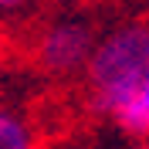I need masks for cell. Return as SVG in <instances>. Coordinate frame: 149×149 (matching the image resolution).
I'll return each instance as SVG.
<instances>
[{
  "label": "cell",
  "mask_w": 149,
  "mask_h": 149,
  "mask_svg": "<svg viewBox=\"0 0 149 149\" xmlns=\"http://www.w3.org/2000/svg\"><path fill=\"white\" fill-rule=\"evenodd\" d=\"M88 105L95 115L115 122L132 139L149 132V27L142 20L122 24L95 41L88 65Z\"/></svg>",
  "instance_id": "1"
},
{
  "label": "cell",
  "mask_w": 149,
  "mask_h": 149,
  "mask_svg": "<svg viewBox=\"0 0 149 149\" xmlns=\"http://www.w3.org/2000/svg\"><path fill=\"white\" fill-rule=\"evenodd\" d=\"M92 47H95V34L88 20L58 17L37 31L31 54H34L41 71L54 74V78H71V74L85 71Z\"/></svg>",
  "instance_id": "2"
},
{
  "label": "cell",
  "mask_w": 149,
  "mask_h": 149,
  "mask_svg": "<svg viewBox=\"0 0 149 149\" xmlns=\"http://www.w3.org/2000/svg\"><path fill=\"white\" fill-rule=\"evenodd\" d=\"M37 3H41V0H0V24L20 20L24 14H31Z\"/></svg>",
  "instance_id": "4"
},
{
  "label": "cell",
  "mask_w": 149,
  "mask_h": 149,
  "mask_svg": "<svg viewBox=\"0 0 149 149\" xmlns=\"http://www.w3.org/2000/svg\"><path fill=\"white\" fill-rule=\"evenodd\" d=\"M136 149H146V146H136Z\"/></svg>",
  "instance_id": "5"
},
{
  "label": "cell",
  "mask_w": 149,
  "mask_h": 149,
  "mask_svg": "<svg viewBox=\"0 0 149 149\" xmlns=\"http://www.w3.org/2000/svg\"><path fill=\"white\" fill-rule=\"evenodd\" d=\"M0 149H41L34 122L14 105L0 102Z\"/></svg>",
  "instance_id": "3"
}]
</instances>
